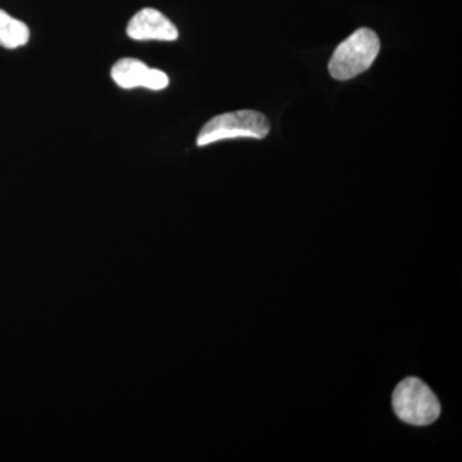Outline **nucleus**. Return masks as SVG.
Segmentation results:
<instances>
[{
	"instance_id": "nucleus-4",
	"label": "nucleus",
	"mask_w": 462,
	"mask_h": 462,
	"mask_svg": "<svg viewBox=\"0 0 462 462\" xmlns=\"http://www.w3.org/2000/svg\"><path fill=\"white\" fill-rule=\"evenodd\" d=\"M111 76L116 84L123 89L147 88L151 90H162L169 87L170 79L161 69H149L142 60L135 58H123L112 67Z\"/></svg>"
},
{
	"instance_id": "nucleus-6",
	"label": "nucleus",
	"mask_w": 462,
	"mask_h": 462,
	"mask_svg": "<svg viewBox=\"0 0 462 462\" xmlns=\"http://www.w3.org/2000/svg\"><path fill=\"white\" fill-rule=\"evenodd\" d=\"M29 39L30 30L26 23L0 9V45L7 50H16L27 44Z\"/></svg>"
},
{
	"instance_id": "nucleus-3",
	"label": "nucleus",
	"mask_w": 462,
	"mask_h": 462,
	"mask_svg": "<svg viewBox=\"0 0 462 462\" xmlns=\"http://www.w3.org/2000/svg\"><path fill=\"white\" fill-rule=\"evenodd\" d=\"M392 403L398 418L415 427L433 424L440 415L439 401L420 379L401 382L394 389Z\"/></svg>"
},
{
	"instance_id": "nucleus-5",
	"label": "nucleus",
	"mask_w": 462,
	"mask_h": 462,
	"mask_svg": "<svg viewBox=\"0 0 462 462\" xmlns=\"http://www.w3.org/2000/svg\"><path fill=\"white\" fill-rule=\"evenodd\" d=\"M127 35L134 41L173 42L179 38V32L171 21L153 8L139 11L130 20Z\"/></svg>"
},
{
	"instance_id": "nucleus-2",
	"label": "nucleus",
	"mask_w": 462,
	"mask_h": 462,
	"mask_svg": "<svg viewBox=\"0 0 462 462\" xmlns=\"http://www.w3.org/2000/svg\"><path fill=\"white\" fill-rule=\"evenodd\" d=\"M270 133V121L261 112L252 109L216 116L202 127L197 145L205 147L226 139H263Z\"/></svg>"
},
{
	"instance_id": "nucleus-1",
	"label": "nucleus",
	"mask_w": 462,
	"mask_h": 462,
	"mask_svg": "<svg viewBox=\"0 0 462 462\" xmlns=\"http://www.w3.org/2000/svg\"><path fill=\"white\" fill-rule=\"evenodd\" d=\"M380 41L373 30H357L334 51L329 62L331 78L336 80H351L370 69L378 57Z\"/></svg>"
}]
</instances>
